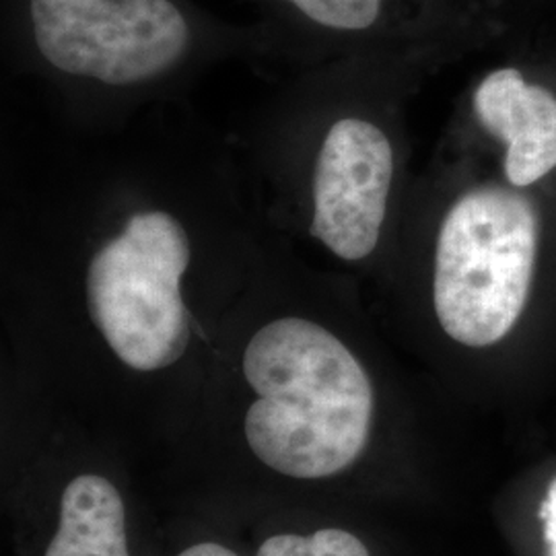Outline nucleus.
Here are the masks:
<instances>
[{
	"mask_svg": "<svg viewBox=\"0 0 556 556\" xmlns=\"http://www.w3.org/2000/svg\"><path fill=\"white\" fill-rule=\"evenodd\" d=\"M172 105L17 184L2 223V361L135 456L186 435L227 314L270 256L238 153Z\"/></svg>",
	"mask_w": 556,
	"mask_h": 556,
	"instance_id": "obj_1",
	"label": "nucleus"
},
{
	"mask_svg": "<svg viewBox=\"0 0 556 556\" xmlns=\"http://www.w3.org/2000/svg\"><path fill=\"white\" fill-rule=\"evenodd\" d=\"M357 285L277 238L227 314L199 408L161 464L172 507L349 501L386 394Z\"/></svg>",
	"mask_w": 556,
	"mask_h": 556,
	"instance_id": "obj_2",
	"label": "nucleus"
},
{
	"mask_svg": "<svg viewBox=\"0 0 556 556\" xmlns=\"http://www.w3.org/2000/svg\"><path fill=\"white\" fill-rule=\"evenodd\" d=\"M556 260V101L459 108L417 176L379 280L420 301L441 340L480 353L516 330Z\"/></svg>",
	"mask_w": 556,
	"mask_h": 556,
	"instance_id": "obj_3",
	"label": "nucleus"
},
{
	"mask_svg": "<svg viewBox=\"0 0 556 556\" xmlns=\"http://www.w3.org/2000/svg\"><path fill=\"white\" fill-rule=\"evenodd\" d=\"M422 79L397 64L337 60L278 89L238 155L270 233L340 275L386 273L417 179L406 108Z\"/></svg>",
	"mask_w": 556,
	"mask_h": 556,
	"instance_id": "obj_4",
	"label": "nucleus"
},
{
	"mask_svg": "<svg viewBox=\"0 0 556 556\" xmlns=\"http://www.w3.org/2000/svg\"><path fill=\"white\" fill-rule=\"evenodd\" d=\"M13 62L79 132H110L172 105L227 59L278 60L262 27L190 0H11Z\"/></svg>",
	"mask_w": 556,
	"mask_h": 556,
	"instance_id": "obj_5",
	"label": "nucleus"
},
{
	"mask_svg": "<svg viewBox=\"0 0 556 556\" xmlns=\"http://www.w3.org/2000/svg\"><path fill=\"white\" fill-rule=\"evenodd\" d=\"M137 459L2 361L0 501L13 556H160Z\"/></svg>",
	"mask_w": 556,
	"mask_h": 556,
	"instance_id": "obj_6",
	"label": "nucleus"
},
{
	"mask_svg": "<svg viewBox=\"0 0 556 556\" xmlns=\"http://www.w3.org/2000/svg\"><path fill=\"white\" fill-rule=\"evenodd\" d=\"M278 60H369L433 75L497 34L495 0H258Z\"/></svg>",
	"mask_w": 556,
	"mask_h": 556,
	"instance_id": "obj_7",
	"label": "nucleus"
},
{
	"mask_svg": "<svg viewBox=\"0 0 556 556\" xmlns=\"http://www.w3.org/2000/svg\"><path fill=\"white\" fill-rule=\"evenodd\" d=\"M219 516L238 523L248 556H376L346 503H278Z\"/></svg>",
	"mask_w": 556,
	"mask_h": 556,
	"instance_id": "obj_8",
	"label": "nucleus"
},
{
	"mask_svg": "<svg viewBox=\"0 0 556 556\" xmlns=\"http://www.w3.org/2000/svg\"><path fill=\"white\" fill-rule=\"evenodd\" d=\"M160 556H248L238 523L197 507H169Z\"/></svg>",
	"mask_w": 556,
	"mask_h": 556,
	"instance_id": "obj_9",
	"label": "nucleus"
},
{
	"mask_svg": "<svg viewBox=\"0 0 556 556\" xmlns=\"http://www.w3.org/2000/svg\"><path fill=\"white\" fill-rule=\"evenodd\" d=\"M542 519H544V534L551 548V556H556V480L548 491V497L544 501Z\"/></svg>",
	"mask_w": 556,
	"mask_h": 556,
	"instance_id": "obj_10",
	"label": "nucleus"
}]
</instances>
